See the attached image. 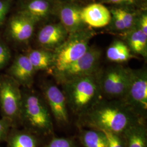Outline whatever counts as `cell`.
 <instances>
[{
	"mask_svg": "<svg viewBox=\"0 0 147 147\" xmlns=\"http://www.w3.org/2000/svg\"><path fill=\"white\" fill-rule=\"evenodd\" d=\"M58 0H20L18 11L36 22L55 16Z\"/></svg>",
	"mask_w": 147,
	"mask_h": 147,
	"instance_id": "8fae6325",
	"label": "cell"
},
{
	"mask_svg": "<svg viewBox=\"0 0 147 147\" xmlns=\"http://www.w3.org/2000/svg\"><path fill=\"white\" fill-rule=\"evenodd\" d=\"M101 131L104 133L106 137L107 147H125L124 139L121 135L106 131Z\"/></svg>",
	"mask_w": 147,
	"mask_h": 147,
	"instance_id": "7402d4cb",
	"label": "cell"
},
{
	"mask_svg": "<svg viewBox=\"0 0 147 147\" xmlns=\"http://www.w3.org/2000/svg\"><path fill=\"white\" fill-rule=\"evenodd\" d=\"M87 1L90 2V3H93V2H98L99 0H86Z\"/></svg>",
	"mask_w": 147,
	"mask_h": 147,
	"instance_id": "f1b7e54d",
	"label": "cell"
},
{
	"mask_svg": "<svg viewBox=\"0 0 147 147\" xmlns=\"http://www.w3.org/2000/svg\"><path fill=\"white\" fill-rule=\"evenodd\" d=\"M92 35V32L84 28L69 34L65 42L53 52V62L51 69L55 76L62 72L87 51Z\"/></svg>",
	"mask_w": 147,
	"mask_h": 147,
	"instance_id": "277c9868",
	"label": "cell"
},
{
	"mask_svg": "<svg viewBox=\"0 0 147 147\" xmlns=\"http://www.w3.org/2000/svg\"><path fill=\"white\" fill-rule=\"evenodd\" d=\"M5 140L8 147H38L37 137L30 131H11Z\"/></svg>",
	"mask_w": 147,
	"mask_h": 147,
	"instance_id": "ac0fdd59",
	"label": "cell"
},
{
	"mask_svg": "<svg viewBox=\"0 0 147 147\" xmlns=\"http://www.w3.org/2000/svg\"><path fill=\"white\" fill-rule=\"evenodd\" d=\"M98 2L113 5L128 6L135 8L141 5V0H99Z\"/></svg>",
	"mask_w": 147,
	"mask_h": 147,
	"instance_id": "603a6c76",
	"label": "cell"
},
{
	"mask_svg": "<svg viewBox=\"0 0 147 147\" xmlns=\"http://www.w3.org/2000/svg\"><path fill=\"white\" fill-rule=\"evenodd\" d=\"M61 1H69V2H76V3H79L82 1V0H61Z\"/></svg>",
	"mask_w": 147,
	"mask_h": 147,
	"instance_id": "83f0119b",
	"label": "cell"
},
{
	"mask_svg": "<svg viewBox=\"0 0 147 147\" xmlns=\"http://www.w3.org/2000/svg\"><path fill=\"white\" fill-rule=\"evenodd\" d=\"M80 140L84 147H107V140L104 133L92 129L84 130L80 136Z\"/></svg>",
	"mask_w": 147,
	"mask_h": 147,
	"instance_id": "44dd1931",
	"label": "cell"
},
{
	"mask_svg": "<svg viewBox=\"0 0 147 147\" xmlns=\"http://www.w3.org/2000/svg\"><path fill=\"white\" fill-rule=\"evenodd\" d=\"M122 100L137 115L145 119L147 114V74L144 70L131 71L130 82Z\"/></svg>",
	"mask_w": 147,
	"mask_h": 147,
	"instance_id": "52a82bcc",
	"label": "cell"
},
{
	"mask_svg": "<svg viewBox=\"0 0 147 147\" xmlns=\"http://www.w3.org/2000/svg\"><path fill=\"white\" fill-rule=\"evenodd\" d=\"M45 101L55 120L59 125L69 123L68 105L63 91L55 84H47L44 88Z\"/></svg>",
	"mask_w": 147,
	"mask_h": 147,
	"instance_id": "9c48e42d",
	"label": "cell"
},
{
	"mask_svg": "<svg viewBox=\"0 0 147 147\" xmlns=\"http://www.w3.org/2000/svg\"><path fill=\"white\" fill-rule=\"evenodd\" d=\"M36 24L30 17L18 11L8 22L9 34L16 42H25L32 36Z\"/></svg>",
	"mask_w": 147,
	"mask_h": 147,
	"instance_id": "4fadbf2b",
	"label": "cell"
},
{
	"mask_svg": "<svg viewBox=\"0 0 147 147\" xmlns=\"http://www.w3.org/2000/svg\"><path fill=\"white\" fill-rule=\"evenodd\" d=\"M13 0H0V26L5 20Z\"/></svg>",
	"mask_w": 147,
	"mask_h": 147,
	"instance_id": "4316f807",
	"label": "cell"
},
{
	"mask_svg": "<svg viewBox=\"0 0 147 147\" xmlns=\"http://www.w3.org/2000/svg\"><path fill=\"white\" fill-rule=\"evenodd\" d=\"M82 7L79 3L58 0L55 16L69 34L84 29L81 11Z\"/></svg>",
	"mask_w": 147,
	"mask_h": 147,
	"instance_id": "30bf717a",
	"label": "cell"
},
{
	"mask_svg": "<svg viewBox=\"0 0 147 147\" xmlns=\"http://www.w3.org/2000/svg\"><path fill=\"white\" fill-rule=\"evenodd\" d=\"M11 50L5 43L0 40V70L9 61Z\"/></svg>",
	"mask_w": 147,
	"mask_h": 147,
	"instance_id": "cb8c5ba5",
	"label": "cell"
},
{
	"mask_svg": "<svg viewBox=\"0 0 147 147\" xmlns=\"http://www.w3.org/2000/svg\"><path fill=\"white\" fill-rule=\"evenodd\" d=\"M106 56L110 61L115 62H125L132 57L127 44L120 40L115 41L111 45Z\"/></svg>",
	"mask_w": 147,
	"mask_h": 147,
	"instance_id": "ffe728a7",
	"label": "cell"
},
{
	"mask_svg": "<svg viewBox=\"0 0 147 147\" xmlns=\"http://www.w3.org/2000/svg\"><path fill=\"white\" fill-rule=\"evenodd\" d=\"M14 124L7 118L2 117L0 119V141L5 140Z\"/></svg>",
	"mask_w": 147,
	"mask_h": 147,
	"instance_id": "484cf974",
	"label": "cell"
},
{
	"mask_svg": "<svg viewBox=\"0 0 147 147\" xmlns=\"http://www.w3.org/2000/svg\"><path fill=\"white\" fill-rule=\"evenodd\" d=\"M69 33L60 23L48 24L42 27L38 34V42L44 49L55 50L67 39Z\"/></svg>",
	"mask_w": 147,
	"mask_h": 147,
	"instance_id": "7c38bea8",
	"label": "cell"
},
{
	"mask_svg": "<svg viewBox=\"0 0 147 147\" xmlns=\"http://www.w3.org/2000/svg\"><path fill=\"white\" fill-rule=\"evenodd\" d=\"M26 55L36 71L50 70L53 67V53L50 50L45 49L32 50Z\"/></svg>",
	"mask_w": 147,
	"mask_h": 147,
	"instance_id": "e0dca14e",
	"label": "cell"
},
{
	"mask_svg": "<svg viewBox=\"0 0 147 147\" xmlns=\"http://www.w3.org/2000/svg\"><path fill=\"white\" fill-rule=\"evenodd\" d=\"M101 52L96 47L89 49L80 58L55 76L61 83L71 79L95 74L100 63Z\"/></svg>",
	"mask_w": 147,
	"mask_h": 147,
	"instance_id": "ba28073f",
	"label": "cell"
},
{
	"mask_svg": "<svg viewBox=\"0 0 147 147\" xmlns=\"http://www.w3.org/2000/svg\"><path fill=\"white\" fill-rule=\"evenodd\" d=\"M44 147H76L74 142L67 138H54Z\"/></svg>",
	"mask_w": 147,
	"mask_h": 147,
	"instance_id": "d4e9b609",
	"label": "cell"
},
{
	"mask_svg": "<svg viewBox=\"0 0 147 147\" xmlns=\"http://www.w3.org/2000/svg\"><path fill=\"white\" fill-rule=\"evenodd\" d=\"M131 69L117 65L106 69L96 78L102 96L107 99L122 100L130 82Z\"/></svg>",
	"mask_w": 147,
	"mask_h": 147,
	"instance_id": "5b68a950",
	"label": "cell"
},
{
	"mask_svg": "<svg viewBox=\"0 0 147 147\" xmlns=\"http://www.w3.org/2000/svg\"><path fill=\"white\" fill-rule=\"evenodd\" d=\"M20 121L31 132L50 135L53 132L51 114L46 101L33 92L22 94Z\"/></svg>",
	"mask_w": 147,
	"mask_h": 147,
	"instance_id": "3957f363",
	"label": "cell"
},
{
	"mask_svg": "<svg viewBox=\"0 0 147 147\" xmlns=\"http://www.w3.org/2000/svg\"><path fill=\"white\" fill-rule=\"evenodd\" d=\"M61 84L68 107L79 117L101 99L96 74L71 79Z\"/></svg>",
	"mask_w": 147,
	"mask_h": 147,
	"instance_id": "7a4b0ae2",
	"label": "cell"
},
{
	"mask_svg": "<svg viewBox=\"0 0 147 147\" xmlns=\"http://www.w3.org/2000/svg\"><path fill=\"white\" fill-rule=\"evenodd\" d=\"M81 16L84 24L95 28L106 26L111 20L110 9L100 2L89 3L82 7Z\"/></svg>",
	"mask_w": 147,
	"mask_h": 147,
	"instance_id": "5bb4252c",
	"label": "cell"
},
{
	"mask_svg": "<svg viewBox=\"0 0 147 147\" xmlns=\"http://www.w3.org/2000/svg\"><path fill=\"white\" fill-rule=\"evenodd\" d=\"M144 121L132 125L122 134L125 147H147V131Z\"/></svg>",
	"mask_w": 147,
	"mask_h": 147,
	"instance_id": "2e32d148",
	"label": "cell"
},
{
	"mask_svg": "<svg viewBox=\"0 0 147 147\" xmlns=\"http://www.w3.org/2000/svg\"><path fill=\"white\" fill-rule=\"evenodd\" d=\"M129 31L130 33L127 38V45L129 49L136 54L146 57L147 53V35L137 26Z\"/></svg>",
	"mask_w": 147,
	"mask_h": 147,
	"instance_id": "d6986e66",
	"label": "cell"
},
{
	"mask_svg": "<svg viewBox=\"0 0 147 147\" xmlns=\"http://www.w3.org/2000/svg\"><path fill=\"white\" fill-rule=\"evenodd\" d=\"M20 85L9 75L0 77V109L2 117L14 125L20 121L22 93Z\"/></svg>",
	"mask_w": 147,
	"mask_h": 147,
	"instance_id": "8992f818",
	"label": "cell"
},
{
	"mask_svg": "<svg viewBox=\"0 0 147 147\" xmlns=\"http://www.w3.org/2000/svg\"><path fill=\"white\" fill-rule=\"evenodd\" d=\"M145 119L140 118L122 100L99 101L79 117L81 125L89 129L122 135L129 127Z\"/></svg>",
	"mask_w": 147,
	"mask_h": 147,
	"instance_id": "6da1fadb",
	"label": "cell"
},
{
	"mask_svg": "<svg viewBox=\"0 0 147 147\" xmlns=\"http://www.w3.org/2000/svg\"><path fill=\"white\" fill-rule=\"evenodd\" d=\"M36 70L27 55L16 57L9 69V75L20 84L26 87L31 86Z\"/></svg>",
	"mask_w": 147,
	"mask_h": 147,
	"instance_id": "9a60e30c",
	"label": "cell"
}]
</instances>
